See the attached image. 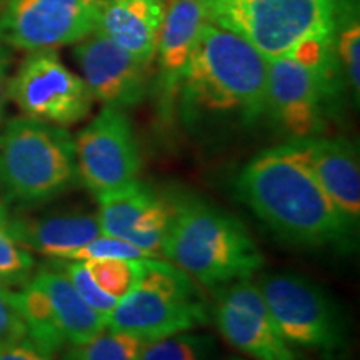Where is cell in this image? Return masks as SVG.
Wrapping results in <instances>:
<instances>
[{"label": "cell", "mask_w": 360, "mask_h": 360, "mask_svg": "<svg viewBox=\"0 0 360 360\" xmlns=\"http://www.w3.org/2000/svg\"><path fill=\"white\" fill-rule=\"evenodd\" d=\"M236 187L257 219L289 244L340 252L355 245L357 231L315 179L295 141L255 155Z\"/></svg>", "instance_id": "obj_1"}, {"label": "cell", "mask_w": 360, "mask_h": 360, "mask_svg": "<svg viewBox=\"0 0 360 360\" xmlns=\"http://www.w3.org/2000/svg\"><path fill=\"white\" fill-rule=\"evenodd\" d=\"M269 58L244 37L207 20L180 82L187 112L236 114L247 125L265 114Z\"/></svg>", "instance_id": "obj_2"}, {"label": "cell", "mask_w": 360, "mask_h": 360, "mask_svg": "<svg viewBox=\"0 0 360 360\" xmlns=\"http://www.w3.org/2000/svg\"><path fill=\"white\" fill-rule=\"evenodd\" d=\"M170 199L174 219L162 257L205 287L244 281L262 269V252L237 217L199 197Z\"/></svg>", "instance_id": "obj_3"}, {"label": "cell", "mask_w": 360, "mask_h": 360, "mask_svg": "<svg viewBox=\"0 0 360 360\" xmlns=\"http://www.w3.org/2000/svg\"><path fill=\"white\" fill-rule=\"evenodd\" d=\"M0 182L24 204L51 200L79 182L75 143L60 125L12 119L0 132Z\"/></svg>", "instance_id": "obj_4"}, {"label": "cell", "mask_w": 360, "mask_h": 360, "mask_svg": "<svg viewBox=\"0 0 360 360\" xmlns=\"http://www.w3.org/2000/svg\"><path fill=\"white\" fill-rule=\"evenodd\" d=\"M209 319V305L193 278L174 264L148 257L141 282L107 317V330L148 344L204 326Z\"/></svg>", "instance_id": "obj_5"}, {"label": "cell", "mask_w": 360, "mask_h": 360, "mask_svg": "<svg viewBox=\"0 0 360 360\" xmlns=\"http://www.w3.org/2000/svg\"><path fill=\"white\" fill-rule=\"evenodd\" d=\"M207 20L254 45L265 58L335 35L334 0H204Z\"/></svg>", "instance_id": "obj_6"}, {"label": "cell", "mask_w": 360, "mask_h": 360, "mask_svg": "<svg viewBox=\"0 0 360 360\" xmlns=\"http://www.w3.org/2000/svg\"><path fill=\"white\" fill-rule=\"evenodd\" d=\"M340 64L305 65L294 57L269 60L265 114L290 141L317 137L327 105L340 89Z\"/></svg>", "instance_id": "obj_7"}, {"label": "cell", "mask_w": 360, "mask_h": 360, "mask_svg": "<svg viewBox=\"0 0 360 360\" xmlns=\"http://www.w3.org/2000/svg\"><path fill=\"white\" fill-rule=\"evenodd\" d=\"M259 289L287 342L322 350L342 344L339 310L317 283L292 272H277L260 278Z\"/></svg>", "instance_id": "obj_8"}, {"label": "cell", "mask_w": 360, "mask_h": 360, "mask_svg": "<svg viewBox=\"0 0 360 360\" xmlns=\"http://www.w3.org/2000/svg\"><path fill=\"white\" fill-rule=\"evenodd\" d=\"M8 97L27 117L74 125L90 114L94 98L84 79L67 69L53 51L30 52L8 80Z\"/></svg>", "instance_id": "obj_9"}, {"label": "cell", "mask_w": 360, "mask_h": 360, "mask_svg": "<svg viewBox=\"0 0 360 360\" xmlns=\"http://www.w3.org/2000/svg\"><path fill=\"white\" fill-rule=\"evenodd\" d=\"M101 0H7L0 42L27 52L79 44L96 32Z\"/></svg>", "instance_id": "obj_10"}, {"label": "cell", "mask_w": 360, "mask_h": 360, "mask_svg": "<svg viewBox=\"0 0 360 360\" xmlns=\"http://www.w3.org/2000/svg\"><path fill=\"white\" fill-rule=\"evenodd\" d=\"M74 143L79 180L96 195L137 180L142 167L141 148L122 109L103 107L80 130Z\"/></svg>", "instance_id": "obj_11"}, {"label": "cell", "mask_w": 360, "mask_h": 360, "mask_svg": "<svg viewBox=\"0 0 360 360\" xmlns=\"http://www.w3.org/2000/svg\"><path fill=\"white\" fill-rule=\"evenodd\" d=\"M212 317L232 347L257 360H297L278 332L259 285L249 278L220 287Z\"/></svg>", "instance_id": "obj_12"}, {"label": "cell", "mask_w": 360, "mask_h": 360, "mask_svg": "<svg viewBox=\"0 0 360 360\" xmlns=\"http://www.w3.org/2000/svg\"><path fill=\"white\" fill-rule=\"evenodd\" d=\"M74 56L94 101L124 110L146 98L150 65L112 40L94 32L75 45Z\"/></svg>", "instance_id": "obj_13"}, {"label": "cell", "mask_w": 360, "mask_h": 360, "mask_svg": "<svg viewBox=\"0 0 360 360\" xmlns=\"http://www.w3.org/2000/svg\"><path fill=\"white\" fill-rule=\"evenodd\" d=\"M315 179L344 219L359 232L360 165L357 147L347 139L309 137L295 141Z\"/></svg>", "instance_id": "obj_14"}, {"label": "cell", "mask_w": 360, "mask_h": 360, "mask_svg": "<svg viewBox=\"0 0 360 360\" xmlns=\"http://www.w3.org/2000/svg\"><path fill=\"white\" fill-rule=\"evenodd\" d=\"M207 22L204 0H170L164 11L155 60L159 64L162 109L170 110L180 92L184 72L202 25Z\"/></svg>", "instance_id": "obj_15"}, {"label": "cell", "mask_w": 360, "mask_h": 360, "mask_svg": "<svg viewBox=\"0 0 360 360\" xmlns=\"http://www.w3.org/2000/svg\"><path fill=\"white\" fill-rule=\"evenodd\" d=\"M162 19L164 4L159 0H101L96 32L150 65L155 60Z\"/></svg>", "instance_id": "obj_16"}, {"label": "cell", "mask_w": 360, "mask_h": 360, "mask_svg": "<svg viewBox=\"0 0 360 360\" xmlns=\"http://www.w3.org/2000/svg\"><path fill=\"white\" fill-rule=\"evenodd\" d=\"M11 231L24 249L56 260H67L72 252L102 236L97 215L82 212L11 219Z\"/></svg>", "instance_id": "obj_17"}, {"label": "cell", "mask_w": 360, "mask_h": 360, "mask_svg": "<svg viewBox=\"0 0 360 360\" xmlns=\"http://www.w3.org/2000/svg\"><path fill=\"white\" fill-rule=\"evenodd\" d=\"M32 281L47 294L65 342L84 344L107 328V317L85 302L56 262L44 265Z\"/></svg>", "instance_id": "obj_18"}, {"label": "cell", "mask_w": 360, "mask_h": 360, "mask_svg": "<svg viewBox=\"0 0 360 360\" xmlns=\"http://www.w3.org/2000/svg\"><path fill=\"white\" fill-rule=\"evenodd\" d=\"M159 197L160 193L139 180L115 191L98 193L97 219L103 236L127 240L142 215Z\"/></svg>", "instance_id": "obj_19"}, {"label": "cell", "mask_w": 360, "mask_h": 360, "mask_svg": "<svg viewBox=\"0 0 360 360\" xmlns=\"http://www.w3.org/2000/svg\"><path fill=\"white\" fill-rule=\"evenodd\" d=\"M15 302L25 327V340L47 359L56 357L67 342L47 294L30 278L24 289L15 292Z\"/></svg>", "instance_id": "obj_20"}, {"label": "cell", "mask_w": 360, "mask_h": 360, "mask_svg": "<svg viewBox=\"0 0 360 360\" xmlns=\"http://www.w3.org/2000/svg\"><path fill=\"white\" fill-rule=\"evenodd\" d=\"M335 53L340 69L352 89L355 103L360 97V24L357 0H340L335 7Z\"/></svg>", "instance_id": "obj_21"}, {"label": "cell", "mask_w": 360, "mask_h": 360, "mask_svg": "<svg viewBox=\"0 0 360 360\" xmlns=\"http://www.w3.org/2000/svg\"><path fill=\"white\" fill-rule=\"evenodd\" d=\"M142 340L122 332H101L84 344L70 345L60 360H141Z\"/></svg>", "instance_id": "obj_22"}, {"label": "cell", "mask_w": 360, "mask_h": 360, "mask_svg": "<svg viewBox=\"0 0 360 360\" xmlns=\"http://www.w3.org/2000/svg\"><path fill=\"white\" fill-rule=\"evenodd\" d=\"M143 260L146 259H94L84 260V264L98 289L120 300L141 282Z\"/></svg>", "instance_id": "obj_23"}, {"label": "cell", "mask_w": 360, "mask_h": 360, "mask_svg": "<svg viewBox=\"0 0 360 360\" xmlns=\"http://www.w3.org/2000/svg\"><path fill=\"white\" fill-rule=\"evenodd\" d=\"M34 259L24 249L11 231V217L0 205V283L2 285H25L32 278Z\"/></svg>", "instance_id": "obj_24"}, {"label": "cell", "mask_w": 360, "mask_h": 360, "mask_svg": "<svg viewBox=\"0 0 360 360\" xmlns=\"http://www.w3.org/2000/svg\"><path fill=\"white\" fill-rule=\"evenodd\" d=\"M212 340L205 335L175 334L165 339L148 342L141 360H205Z\"/></svg>", "instance_id": "obj_25"}, {"label": "cell", "mask_w": 360, "mask_h": 360, "mask_svg": "<svg viewBox=\"0 0 360 360\" xmlns=\"http://www.w3.org/2000/svg\"><path fill=\"white\" fill-rule=\"evenodd\" d=\"M56 264L65 274L72 285H74V289L77 290V294L82 297L85 302L94 310H97L98 314L109 317L115 305L119 304V300L115 297L105 294L102 289H98V285L90 276L87 265L79 262V260H57Z\"/></svg>", "instance_id": "obj_26"}, {"label": "cell", "mask_w": 360, "mask_h": 360, "mask_svg": "<svg viewBox=\"0 0 360 360\" xmlns=\"http://www.w3.org/2000/svg\"><path fill=\"white\" fill-rule=\"evenodd\" d=\"M94 259H147V255L130 242L109 236H98L89 242L87 245L80 247L69 255L67 260H94Z\"/></svg>", "instance_id": "obj_27"}, {"label": "cell", "mask_w": 360, "mask_h": 360, "mask_svg": "<svg viewBox=\"0 0 360 360\" xmlns=\"http://www.w3.org/2000/svg\"><path fill=\"white\" fill-rule=\"evenodd\" d=\"M25 339V327L15 302V292L0 283V347Z\"/></svg>", "instance_id": "obj_28"}, {"label": "cell", "mask_w": 360, "mask_h": 360, "mask_svg": "<svg viewBox=\"0 0 360 360\" xmlns=\"http://www.w3.org/2000/svg\"><path fill=\"white\" fill-rule=\"evenodd\" d=\"M0 360H51L40 354L30 342L22 340L17 344L2 345L0 347Z\"/></svg>", "instance_id": "obj_29"}, {"label": "cell", "mask_w": 360, "mask_h": 360, "mask_svg": "<svg viewBox=\"0 0 360 360\" xmlns=\"http://www.w3.org/2000/svg\"><path fill=\"white\" fill-rule=\"evenodd\" d=\"M8 65H11V56H8L6 45L0 42V122L6 114L8 98Z\"/></svg>", "instance_id": "obj_30"}, {"label": "cell", "mask_w": 360, "mask_h": 360, "mask_svg": "<svg viewBox=\"0 0 360 360\" xmlns=\"http://www.w3.org/2000/svg\"><path fill=\"white\" fill-rule=\"evenodd\" d=\"M159 2H164V0H159Z\"/></svg>", "instance_id": "obj_31"}, {"label": "cell", "mask_w": 360, "mask_h": 360, "mask_svg": "<svg viewBox=\"0 0 360 360\" xmlns=\"http://www.w3.org/2000/svg\"><path fill=\"white\" fill-rule=\"evenodd\" d=\"M4 2V0H0V4H2Z\"/></svg>", "instance_id": "obj_32"}, {"label": "cell", "mask_w": 360, "mask_h": 360, "mask_svg": "<svg viewBox=\"0 0 360 360\" xmlns=\"http://www.w3.org/2000/svg\"><path fill=\"white\" fill-rule=\"evenodd\" d=\"M236 360H240V359H236Z\"/></svg>", "instance_id": "obj_33"}]
</instances>
